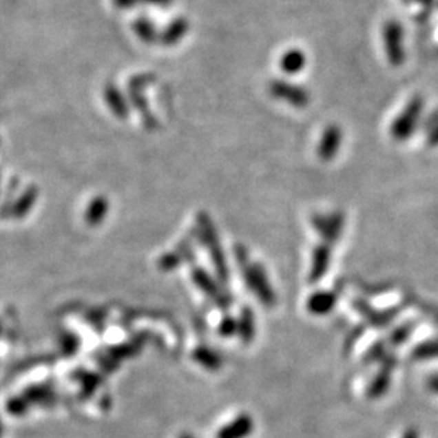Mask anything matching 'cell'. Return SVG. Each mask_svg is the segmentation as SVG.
Returning <instances> with one entry per match:
<instances>
[{
	"label": "cell",
	"instance_id": "e0dca14e",
	"mask_svg": "<svg viewBox=\"0 0 438 438\" xmlns=\"http://www.w3.org/2000/svg\"><path fill=\"white\" fill-rule=\"evenodd\" d=\"M403 438H420V435H419V431H417V430L408 428V430L404 432Z\"/></svg>",
	"mask_w": 438,
	"mask_h": 438
},
{
	"label": "cell",
	"instance_id": "7a4b0ae2",
	"mask_svg": "<svg viewBox=\"0 0 438 438\" xmlns=\"http://www.w3.org/2000/svg\"><path fill=\"white\" fill-rule=\"evenodd\" d=\"M336 302H337V295L333 291H318L308 298L306 308L312 315L322 316L332 312Z\"/></svg>",
	"mask_w": 438,
	"mask_h": 438
},
{
	"label": "cell",
	"instance_id": "8fae6325",
	"mask_svg": "<svg viewBox=\"0 0 438 438\" xmlns=\"http://www.w3.org/2000/svg\"><path fill=\"white\" fill-rule=\"evenodd\" d=\"M411 357L415 360H427L438 357V339L427 340V342L417 345L413 349Z\"/></svg>",
	"mask_w": 438,
	"mask_h": 438
},
{
	"label": "cell",
	"instance_id": "5b68a950",
	"mask_svg": "<svg viewBox=\"0 0 438 438\" xmlns=\"http://www.w3.org/2000/svg\"><path fill=\"white\" fill-rule=\"evenodd\" d=\"M392 384V369L384 368L373 377L368 387V396L369 399H380L383 397Z\"/></svg>",
	"mask_w": 438,
	"mask_h": 438
},
{
	"label": "cell",
	"instance_id": "8992f818",
	"mask_svg": "<svg viewBox=\"0 0 438 438\" xmlns=\"http://www.w3.org/2000/svg\"><path fill=\"white\" fill-rule=\"evenodd\" d=\"M273 91L277 96H280V98H284V100H288V103H291L292 105H304V104H306V100H308L306 92H304L300 87H295V85L292 87V85H288L285 83L275 84Z\"/></svg>",
	"mask_w": 438,
	"mask_h": 438
},
{
	"label": "cell",
	"instance_id": "4fadbf2b",
	"mask_svg": "<svg viewBox=\"0 0 438 438\" xmlns=\"http://www.w3.org/2000/svg\"><path fill=\"white\" fill-rule=\"evenodd\" d=\"M339 142H340V132L336 128H331L325 134L324 140L321 143V155L328 156V158L332 156L337 149Z\"/></svg>",
	"mask_w": 438,
	"mask_h": 438
},
{
	"label": "cell",
	"instance_id": "7c38bea8",
	"mask_svg": "<svg viewBox=\"0 0 438 438\" xmlns=\"http://www.w3.org/2000/svg\"><path fill=\"white\" fill-rule=\"evenodd\" d=\"M305 64V57L298 50H291L281 59V68L286 72H298Z\"/></svg>",
	"mask_w": 438,
	"mask_h": 438
},
{
	"label": "cell",
	"instance_id": "9a60e30c",
	"mask_svg": "<svg viewBox=\"0 0 438 438\" xmlns=\"http://www.w3.org/2000/svg\"><path fill=\"white\" fill-rule=\"evenodd\" d=\"M241 333L242 337L247 342V340H251L253 335H254V322H253V313L251 311H244V315L241 318Z\"/></svg>",
	"mask_w": 438,
	"mask_h": 438
},
{
	"label": "cell",
	"instance_id": "2e32d148",
	"mask_svg": "<svg viewBox=\"0 0 438 438\" xmlns=\"http://www.w3.org/2000/svg\"><path fill=\"white\" fill-rule=\"evenodd\" d=\"M427 387L435 395H438V375H432L427 379Z\"/></svg>",
	"mask_w": 438,
	"mask_h": 438
},
{
	"label": "cell",
	"instance_id": "277c9868",
	"mask_svg": "<svg viewBox=\"0 0 438 438\" xmlns=\"http://www.w3.org/2000/svg\"><path fill=\"white\" fill-rule=\"evenodd\" d=\"M355 308L375 326H386V325H388L395 320V316L399 312L397 309H388V311L379 312L376 309H372L366 302H363V301H356L355 302Z\"/></svg>",
	"mask_w": 438,
	"mask_h": 438
},
{
	"label": "cell",
	"instance_id": "ba28073f",
	"mask_svg": "<svg viewBox=\"0 0 438 438\" xmlns=\"http://www.w3.org/2000/svg\"><path fill=\"white\" fill-rule=\"evenodd\" d=\"M417 112H420V104L415 103L411 105V111H408L406 115H403L399 119V123L395 125V134L397 136H408V134L413 131V128H415V118H416Z\"/></svg>",
	"mask_w": 438,
	"mask_h": 438
},
{
	"label": "cell",
	"instance_id": "5bb4252c",
	"mask_svg": "<svg viewBox=\"0 0 438 438\" xmlns=\"http://www.w3.org/2000/svg\"><path fill=\"white\" fill-rule=\"evenodd\" d=\"M413 331H415V324L413 322H406L403 325H400L399 328H396L392 333H390V337H388V340H390V344L393 346H400L403 345L406 340L411 336Z\"/></svg>",
	"mask_w": 438,
	"mask_h": 438
},
{
	"label": "cell",
	"instance_id": "6da1fadb",
	"mask_svg": "<svg viewBox=\"0 0 438 438\" xmlns=\"http://www.w3.org/2000/svg\"><path fill=\"white\" fill-rule=\"evenodd\" d=\"M247 281L251 289L257 294L258 300H261L265 306L271 308L275 305L277 302L275 294L269 282V278H267L264 270L260 265H253L247 270Z\"/></svg>",
	"mask_w": 438,
	"mask_h": 438
},
{
	"label": "cell",
	"instance_id": "30bf717a",
	"mask_svg": "<svg viewBox=\"0 0 438 438\" xmlns=\"http://www.w3.org/2000/svg\"><path fill=\"white\" fill-rule=\"evenodd\" d=\"M387 33V41L390 43L388 44V54H390L393 61H399V59L402 57V48H400V37H402V32L399 29V26L396 24H390L386 29Z\"/></svg>",
	"mask_w": 438,
	"mask_h": 438
},
{
	"label": "cell",
	"instance_id": "3957f363",
	"mask_svg": "<svg viewBox=\"0 0 438 438\" xmlns=\"http://www.w3.org/2000/svg\"><path fill=\"white\" fill-rule=\"evenodd\" d=\"M331 265V249L329 246H318L313 250L312 254V265H311V274L309 281L316 282L320 281L329 270Z\"/></svg>",
	"mask_w": 438,
	"mask_h": 438
},
{
	"label": "cell",
	"instance_id": "52a82bcc",
	"mask_svg": "<svg viewBox=\"0 0 438 438\" xmlns=\"http://www.w3.org/2000/svg\"><path fill=\"white\" fill-rule=\"evenodd\" d=\"M315 227L322 233V236H325V238L335 241L337 236L340 234V230H342V218L340 217L318 218V220L315 222Z\"/></svg>",
	"mask_w": 438,
	"mask_h": 438
},
{
	"label": "cell",
	"instance_id": "9c48e42d",
	"mask_svg": "<svg viewBox=\"0 0 438 438\" xmlns=\"http://www.w3.org/2000/svg\"><path fill=\"white\" fill-rule=\"evenodd\" d=\"M253 430V421L250 417L242 416L236 420L222 435V438H244Z\"/></svg>",
	"mask_w": 438,
	"mask_h": 438
}]
</instances>
